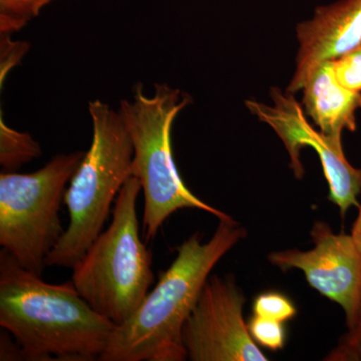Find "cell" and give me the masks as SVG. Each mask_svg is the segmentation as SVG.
<instances>
[{"mask_svg":"<svg viewBox=\"0 0 361 361\" xmlns=\"http://www.w3.org/2000/svg\"><path fill=\"white\" fill-rule=\"evenodd\" d=\"M0 252V326L25 360H99L116 325L96 312L73 281L51 284Z\"/></svg>","mask_w":361,"mask_h":361,"instance_id":"obj_1","label":"cell"},{"mask_svg":"<svg viewBox=\"0 0 361 361\" xmlns=\"http://www.w3.org/2000/svg\"><path fill=\"white\" fill-rule=\"evenodd\" d=\"M247 231L231 216L219 219L206 243L195 233L177 247V257L159 275L140 307L116 326L102 361H184L183 327L198 302L211 271Z\"/></svg>","mask_w":361,"mask_h":361,"instance_id":"obj_2","label":"cell"},{"mask_svg":"<svg viewBox=\"0 0 361 361\" xmlns=\"http://www.w3.org/2000/svg\"><path fill=\"white\" fill-rule=\"evenodd\" d=\"M92 141L66 189L70 224L47 258V266L70 268L103 232L121 189L132 176L134 147L120 111L90 102Z\"/></svg>","mask_w":361,"mask_h":361,"instance_id":"obj_3","label":"cell"},{"mask_svg":"<svg viewBox=\"0 0 361 361\" xmlns=\"http://www.w3.org/2000/svg\"><path fill=\"white\" fill-rule=\"evenodd\" d=\"M190 101L189 96L167 84H156L153 96L147 97L139 82L132 101L121 102L120 113L134 147L132 176L144 192L142 228L147 242L156 238L164 222L180 209H199L218 219L229 216L195 196L176 167L171 130Z\"/></svg>","mask_w":361,"mask_h":361,"instance_id":"obj_4","label":"cell"},{"mask_svg":"<svg viewBox=\"0 0 361 361\" xmlns=\"http://www.w3.org/2000/svg\"><path fill=\"white\" fill-rule=\"evenodd\" d=\"M141 191L140 180L130 176L116 197L111 225L73 268L80 295L116 326L134 314L155 281L151 251L140 237Z\"/></svg>","mask_w":361,"mask_h":361,"instance_id":"obj_5","label":"cell"},{"mask_svg":"<svg viewBox=\"0 0 361 361\" xmlns=\"http://www.w3.org/2000/svg\"><path fill=\"white\" fill-rule=\"evenodd\" d=\"M84 152L59 154L30 174H0V245L23 268L42 276L66 230L59 210Z\"/></svg>","mask_w":361,"mask_h":361,"instance_id":"obj_6","label":"cell"},{"mask_svg":"<svg viewBox=\"0 0 361 361\" xmlns=\"http://www.w3.org/2000/svg\"><path fill=\"white\" fill-rule=\"evenodd\" d=\"M243 291L232 275L208 278L183 327V343L192 361H266L243 317Z\"/></svg>","mask_w":361,"mask_h":361,"instance_id":"obj_7","label":"cell"},{"mask_svg":"<svg viewBox=\"0 0 361 361\" xmlns=\"http://www.w3.org/2000/svg\"><path fill=\"white\" fill-rule=\"evenodd\" d=\"M273 106L246 101V106L259 120L269 125L283 142L290 156L291 168L297 179L303 177L300 161L303 147H310L319 156L325 179L329 186V200L341 210L342 217L351 207H360L361 170L353 167L344 155L341 137L316 130L308 123L300 104L289 92L271 90Z\"/></svg>","mask_w":361,"mask_h":361,"instance_id":"obj_8","label":"cell"},{"mask_svg":"<svg viewBox=\"0 0 361 361\" xmlns=\"http://www.w3.org/2000/svg\"><path fill=\"white\" fill-rule=\"evenodd\" d=\"M310 235L314 248L273 252L269 262L282 271H302L312 288L341 306L353 329L361 298V252L351 235L336 234L322 221H316Z\"/></svg>","mask_w":361,"mask_h":361,"instance_id":"obj_9","label":"cell"},{"mask_svg":"<svg viewBox=\"0 0 361 361\" xmlns=\"http://www.w3.org/2000/svg\"><path fill=\"white\" fill-rule=\"evenodd\" d=\"M296 68L287 92L302 90L315 68L361 44V0H339L318 7L312 20L296 28Z\"/></svg>","mask_w":361,"mask_h":361,"instance_id":"obj_10","label":"cell"},{"mask_svg":"<svg viewBox=\"0 0 361 361\" xmlns=\"http://www.w3.org/2000/svg\"><path fill=\"white\" fill-rule=\"evenodd\" d=\"M301 90L306 113L322 134L341 139L344 130L355 132V114L361 109V92L339 84L331 61L315 68Z\"/></svg>","mask_w":361,"mask_h":361,"instance_id":"obj_11","label":"cell"},{"mask_svg":"<svg viewBox=\"0 0 361 361\" xmlns=\"http://www.w3.org/2000/svg\"><path fill=\"white\" fill-rule=\"evenodd\" d=\"M42 148L27 133L11 129L0 116V166L2 172L13 173L25 164L39 158Z\"/></svg>","mask_w":361,"mask_h":361,"instance_id":"obj_12","label":"cell"},{"mask_svg":"<svg viewBox=\"0 0 361 361\" xmlns=\"http://www.w3.org/2000/svg\"><path fill=\"white\" fill-rule=\"evenodd\" d=\"M54 0H0V33L20 32Z\"/></svg>","mask_w":361,"mask_h":361,"instance_id":"obj_13","label":"cell"},{"mask_svg":"<svg viewBox=\"0 0 361 361\" xmlns=\"http://www.w3.org/2000/svg\"><path fill=\"white\" fill-rule=\"evenodd\" d=\"M297 310L290 298L276 291L259 294L253 302V315L286 322L295 317Z\"/></svg>","mask_w":361,"mask_h":361,"instance_id":"obj_14","label":"cell"},{"mask_svg":"<svg viewBox=\"0 0 361 361\" xmlns=\"http://www.w3.org/2000/svg\"><path fill=\"white\" fill-rule=\"evenodd\" d=\"M248 329L254 341L262 348L272 351L284 348L286 331L283 322L253 315L249 320Z\"/></svg>","mask_w":361,"mask_h":361,"instance_id":"obj_15","label":"cell"},{"mask_svg":"<svg viewBox=\"0 0 361 361\" xmlns=\"http://www.w3.org/2000/svg\"><path fill=\"white\" fill-rule=\"evenodd\" d=\"M331 63L339 84L353 92H361V44L332 59Z\"/></svg>","mask_w":361,"mask_h":361,"instance_id":"obj_16","label":"cell"},{"mask_svg":"<svg viewBox=\"0 0 361 361\" xmlns=\"http://www.w3.org/2000/svg\"><path fill=\"white\" fill-rule=\"evenodd\" d=\"M327 361H361V327L349 329L337 348L326 357Z\"/></svg>","mask_w":361,"mask_h":361,"instance_id":"obj_17","label":"cell"},{"mask_svg":"<svg viewBox=\"0 0 361 361\" xmlns=\"http://www.w3.org/2000/svg\"><path fill=\"white\" fill-rule=\"evenodd\" d=\"M360 212H358L357 218H356L355 224L353 226V231H351V236H353V241L355 245L357 246L358 250L361 252V204L360 207Z\"/></svg>","mask_w":361,"mask_h":361,"instance_id":"obj_18","label":"cell"},{"mask_svg":"<svg viewBox=\"0 0 361 361\" xmlns=\"http://www.w3.org/2000/svg\"><path fill=\"white\" fill-rule=\"evenodd\" d=\"M357 327H361V298H360V308H358L357 320H356L355 326L353 327V329H357Z\"/></svg>","mask_w":361,"mask_h":361,"instance_id":"obj_19","label":"cell"}]
</instances>
